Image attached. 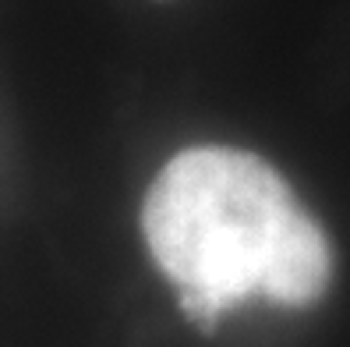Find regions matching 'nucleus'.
<instances>
[{
    "mask_svg": "<svg viewBox=\"0 0 350 347\" xmlns=\"http://www.w3.org/2000/svg\"><path fill=\"white\" fill-rule=\"evenodd\" d=\"M142 234L184 316L205 330L248 301L312 309L333 280L319 220L248 149L177 153L146 192Z\"/></svg>",
    "mask_w": 350,
    "mask_h": 347,
    "instance_id": "obj_1",
    "label": "nucleus"
}]
</instances>
